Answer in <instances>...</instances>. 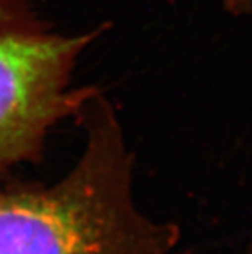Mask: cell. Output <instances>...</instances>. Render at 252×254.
Listing matches in <instances>:
<instances>
[{"mask_svg": "<svg viewBox=\"0 0 252 254\" xmlns=\"http://www.w3.org/2000/svg\"><path fill=\"white\" fill-rule=\"evenodd\" d=\"M225 11L234 17L252 14V0H222Z\"/></svg>", "mask_w": 252, "mask_h": 254, "instance_id": "3957f363", "label": "cell"}, {"mask_svg": "<svg viewBox=\"0 0 252 254\" xmlns=\"http://www.w3.org/2000/svg\"><path fill=\"white\" fill-rule=\"evenodd\" d=\"M248 254H252V238H251V244H249V248H248Z\"/></svg>", "mask_w": 252, "mask_h": 254, "instance_id": "277c9868", "label": "cell"}, {"mask_svg": "<svg viewBox=\"0 0 252 254\" xmlns=\"http://www.w3.org/2000/svg\"><path fill=\"white\" fill-rule=\"evenodd\" d=\"M75 121L85 145L62 178L0 184V254H170L179 228L137 204L134 157L112 105L95 88Z\"/></svg>", "mask_w": 252, "mask_h": 254, "instance_id": "6da1fadb", "label": "cell"}, {"mask_svg": "<svg viewBox=\"0 0 252 254\" xmlns=\"http://www.w3.org/2000/svg\"><path fill=\"white\" fill-rule=\"evenodd\" d=\"M101 31L64 34L29 0H0V180L38 160L50 131L96 88H72V78Z\"/></svg>", "mask_w": 252, "mask_h": 254, "instance_id": "7a4b0ae2", "label": "cell"}]
</instances>
